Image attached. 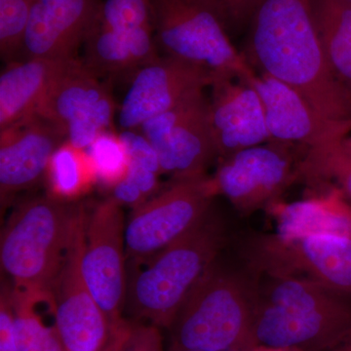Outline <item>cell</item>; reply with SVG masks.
Segmentation results:
<instances>
[{
    "label": "cell",
    "mask_w": 351,
    "mask_h": 351,
    "mask_svg": "<svg viewBox=\"0 0 351 351\" xmlns=\"http://www.w3.org/2000/svg\"><path fill=\"white\" fill-rule=\"evenodd\" d=\"M350 1H351V0H350Z\"/></svg>",
    "instance_id": "cell-41"
},
{
    "label": "cell",
    "mask_w": 351,
    "mask_h": 351,
    "mask_svg": "<svg viewBox=\"0 0 351 351\" xmlns=\"http://www.w3.org/2000/svg\"><path fill=\"white\" fill-rule=\"evenodd\" d=\"M131 321L126 320L123 324L115 330L108 341V345L101 351H120L125 343L129 332H130Z\"/></svg>",
    "instance_id": "cell-35"
},
{
    "label": "cell",
    "mask_w": 351,
    "mask_h": 351,
    "mask_svg": "<svg viewBox=\"0 0 351 351\" xmlns=\"http://www.w3.org/2000/svg\"><path fill=\"white\" fill-rule=\"evenodd\" d=\"M276 234L284 239L334 233L351 237V209L339 189L276 208Z\"/></svg>",
    "instance_id": "cell-21"
},
{
    "label": "cell",
    "mask_w": 351,
    "mask_h": 351,
    "mask_svg": "<svg viewBox=\"0 0 351 351\" xmlns=\"http://www.w3.org/2000/svg\"><path fill=\"white\" fill-rule=\"evenodd\" d=\"M343 145L348 151L351 152V134L350 136H348L346 138L343 140Z\"/></svg>",
    "instance_id": "cell-38"
},
{
    "label": "cell",
    "mask_w": 351,
    "mask_h": 351,
    "mask_svg": "<svg viewBox=\"0 0 351 351\" xmlns=\"http://www.w3.org/2000/svg\"><path fill=\"white\" fill-rule=\"evenodd\" d=\"M96 22L117 32L154 27L151 0H106L101 3Z\"/></svg>",
    "instance_id": "cell-28"
},
{
    "label": "cell",
    "mask_w": 351,
    "mask_h": 351,
    "mask_svg": "<svg viewBox=\"0 0 351 351\" xmlns=\"http://www.w3.org/2000/svg\"><path fill=\"white\" fill-rule=\"evenodd\" d=\"M289 145L270 141L219 160L212 178L217 195L245 214L269 207L298 178Z\"/></svg>",
    "instance_id": "cell-12"
},
{
    "label": "cell",
    "mask_w": 351,
    "mask_h": 351,
    "mask_svg": "<svg viewBox=\"0 0 351 351\" xmlns=\"http://www.w3.org/2000/svg\"><path fill=\"white\" fill-rule=\"evenodd\" d=\"M127 177L132 180L141 189L145 197L156 195L158 191V174L140 166L129 164Z\"/></svg>",
    "instance_id": "cell-34"
},
{
    "label": "cell",
    "mask_w": 351,
    "mask_h": 351,
    "mask_svg": "<svg viewBox=\"0 0 351 351\" xmlns=\"http://www.w3.org/2000/svg\"><path fill=\"white\" fill-rule=\"evenodd\" d=\"M248 56L324 119L351 129V94L332 73L314 22L313 0H261L252 16Z\"/></svg>",
    "instance_id": "cell-1"
},
{
    "label": "cell",
    "mask_w": 351,
    "mask_h": 351,
    "mask_svg": "<svg viewBox=\"0 0 351 351\" xmlns=\"http://www.w3.org/2000/svg\"><path fill=\"white\" fill-rule=\"evenodd\" d=\"M85 208L49 195L17 205L2 230L0 261L13 289L50 293Z\"/></svg>",
    "instance_id": "cell-5"
},
{
    "label": "cell",
    "mask_w": 351,
    "mask_h": 351,
    "mask_svg": "<svg viewBox=\"0 0 351 351\" xmlns=\"http://www.w3.org/2000/svg\"><path fill=\"white\" fill-rule=\"evenodd\" d=\"M325 351H351V330L336 345Z\"/></svg>",
    "instance_id": "cell-36"
},
{
    "label": "cell",
    "mask_w": 351,
    "mask_h": 351,
    "mask_svg": "<svg viewBox=\"0 0 351 351\" xmlns=\"http://www.w3.org/2000/svg\"><path fill=\"white\" fill-rule=\"evenodd\" d=\"M120 351H163L160 328L131 321L130 332Z\"/></svg>",
    "instance_id": "cell-30"
},
{
    "label": "cell",
    "mask_w": 351,
    "mask_h": 351,
    "mask_svg": "<svg viewBox=\"0 0 351 351\" xmlns=\"http://www.w3.org/2000/svg\"><path fill=\"white\" fill-rule=\"evenodd\" d=\"M215 77L214 73L197 64L169 56L159 57L132 77L119 110L120 128H140L147 120L211 86Z\"/></svg>",
    "instance_id": "cell-14"
},
{
    "label": "cell",
    "mask_w": 351,
    "mask_h": 351,
    "mask_svg": "<svg viewBox=\"0 0 351 351\" xmlns=\"http://www.w3.org/2000/svg\"><path fill=\"white\" fill-rule=\"evenodd\" d=\"M16 339L19 351H64L50 293L11 289Z\"/></svg>",
    "instance_id": "cell-22"
},
{
    "label": "cell",
    "mask_w": 351,
    "mask_h": 351,
    "mask_svg": "<svg viewBox=\"0 0 351 351\" xmlns=\"http://www.w3.org/2000/svg\"><path fill=\"white\" fill-rule=\"evenodd\" d=\"M248 269L257 292L256 348L325 351L350 331L351 306L346 295L301 277Z\"/></svg>",
    "instance_id": "cell-2"
},
{
    "label": "cell",
    "mask_w": 351,
    "mask_h": 351,
    "mask_svg": "<svg viewBox=\"0 0 351 351\" xmlns=\"http://www.w3.org/2000/svg\"><path fill=\"white\" fill-rule=\"evenodd\" d=\"M0 351H19L16 339L11 289L4 287L0 302Z\"/></svg>",
    "instance_id": "cell-32"
},
{
    "label": "cell",
    "mask_w": 351,
    "mask_h": 351,
    "mask_svg": "<svg viewBox=\"0 0 351 351\" xmlns=\"http://www.w3.org/2000/svg\"><path fill=\"white\" fill-rule=\"evenodd\" d=\"M125 228L121 205L112 197L86 212L82 276L112 331L126 321Z\"/></svg>",
    "instance_id": "cell-10"
},
{
    "label": "cell",
    "mask_w": 351,
    "mask_h": 351,
    "mask_svg": "<svg viewBox=\"0 0 351 351\" xmlns=\"http://www.w3.org/2000/svg\"><path fill=\"white\" fill-rule=\"evenodd\" d=\"M138 129L156 149L161 173L172 180L205 176L208 166L218 158L204 90L147 120Z\"/></svg>",
    "instance_id": "cell-11"
},
{
    "label": "cell",
    "mask_w": 351,
    "mask_h": 351,
    "mask_svg": "<svg viewBox=\"0 0 351 351\" xmlns=\"http://www.w3.org/2000/svg\"><path fill=\"white\" fill-rule=\"evenodd\" d=\"M48 195L58 199L75 201L96 184L93 164L86 151L64 141L51 157L47 172Z\"/></svg>",
    "instance_id": "cell-24"
},
{
    "label": "cell",
    "mask_w": 351,
    "mask_h": 351,
    "mask_svg": "<svg viewBox=\"0 0 351 351\" xmlns=\"http://www.w3.org/2000/svg\"><path fill=\"white\" fill-rule=\"evenodd\" d=\"M112 191L113 199L117 201L120 205H129L134 209L142 206L145 202L149 200L138 188L137 184L129 179L127 176L123 180L117 182Z\"/></svg>",
    "instance_id": "cell-33"
},
{
    "label": "cell",
    "mask_w": 351,
    "mask_h": 351,
    "mask_svg": "<svg viewBox=\"0 0 351 351\" xmlns=\"http://www.w3.org/2000/svg\"><path fill=\"white\" fill-rule=\"evenodd\" d=\"M252 351H290V350H274V348H262V346H258V348H256L255 350H253Z\"/></svg>",
    "instance_id": "cell-39"
},
{
    "label": "cell",
    "mask_w": 351,
    "mask_h": 351,
    "mask_svg": "<svg viewBox=\"0 0 351 351\" xmlns=\"http://www.w3.org/2000/svg\"><path fill=\"white\" fill-rule=\"evenodd\" d=\"M216 195L207 175L172 180L168 188L134 209L125 228L126 258L142 263L169 246L211 210Z\"/></svg>",
    "instance_id": "cell-8"
},
{
    "label": "cell",
    "mask_w": 351,
    "mask_h": 351,
    "mask_svg": "<svg viewBox=\"0 0 351 351\" xmlns=\"http://www.w3.org/2000/svg\"><path fill=\"white\" fill-rule=\"evenodd\" d=\"M135 130H123L119 135L125 147L129 164L140 166L158 175L162 174L156 149L142 132Z\"/></svg>",
    "instance_id": "cell-29"
},
{
    "label": "cell",
    "mask_w": 351,
    "mask_h": 351,
    "mask_svg": "<svg viewBox=\"0 0 351 351\" xmlns=\"http://www.w3.org/2000/svg\"><path fill=\"white\" fill-rule=\"evenodd\" d=\"M99 0H34L18 60H68L91 31Z\"/></svg>",
    "instance_id": "cell-17"
},
{
    "label": "cell",
    "mask_w": 351,
    "mask_h": 351,
    "mask_svg": "<svg viewBox=\"0 0 351 351\" xmlns=\"http://www.w3.org/2000/svg\"><path fill=\"white\" fill-rule=\"evenodd\" d=\"M210 114L219 160L271 140L255 88L230 75H216Z\"/></svg>",
    "instance_id": "cell-18"
},
{
    "label": "cell",
    "mask_w": 351,
    "mask_h": 351,
    "mask_svg": "<svg viewBox=\"0 0 351 351\" xmlns=\"http://www.w3.org/2000/svg\"><path fill=\"white\" fill-rule=\"evenodd\" d=\"M246 82L262 100L272 141L311 149L343 141L351 134L350 128L324 119L299 92L272 76L255 73Z\"/></svg>",
    "instance_id": "cell-16"
},
{
    "label": "cell",
    "mask_w": 351,
    "mask_h": 351,
    "mask_svg": "<svg viewBox=\"0 0 351 351\" xmlns=\"http://www.w3.org/2000/svg\"><path fill=\"white\" fill-rule=\"evenodd\" d=\"M34 0H0V53L7 63L17 61Z\"/></svg>",
    "instance_id": "cell-27"
},
{
    "label": "cell",
    "mask_w": 351,
    "mask_h": 351,
    "mask_svg": "<svg viewBox=\"0 0 351 351\" xmlns=\"http://www.w3.org/2000/svg\"><path fill=\"white\" fill-rule=\"evenodd\" d=\"M86 212L85 209L63 265L50 289L57 330L64 351H101L114 332L82 276Z\"/></svg>",
    "instance_id": "cell-13"
},
{
    "label": "cell",
    "mask_w": 351,
    "mask_h": 351,
    "mask_svg": "<svg viewBox=\"0 0 351 351\" xmlns=\"http://www.w3.org/2000/svg\"><path fill=\"white\" fill-rule=\"evenodd\" d=\"M83 45V64L99 78L133 77L138 69L160 57L154 27L117 32L101 27L95 20Z\"/></svg>",
    "instance_id": "cell-19"
},
{
    "label": "cell",
    "mask_w": 351,
    "mask_h": 351,
    "mask_svg": "<svg viewBox=\"0 0 351 351\" xmlns=\"http://www.w3.org/2000/svg\"><path fill=\"white\" fill-rule=\"evenodd\" d=\"M226 226L213 207L186 234L133 263L125 306L136 322L169 329L191 291L221 255Z\"/></svg>",
    "instance_id": "cell-3"
},
{
    "label": "cell",
    "mask_w": 351,
    "mask_h": 351,
    "mask_svg": "<svg viewBox=\"0 0 351 351\" xmlns=\"http://www.w3.org/2000/svg\"><path fill=\"white\" fill-rule=\"evenodd\" d=\"M298 177L313 186L334 182L341 195L351 199V152L343 141L306 149L298 163Z\"/></svg>",
    "instance_id": "cell-25"
},
{
    "label": "cell",
    "mask_w": 351,
    "mask_h": 351,
    "mask_svg": "<svg viewBox=\"0 0 351 351\" xmlns=\"http://www.w3.org/2000/svg\"><path fill=\"white\" fill-rule=\"evenodd\" d=\"M154 39L165 56L215 75L251 80L255 71L228 38V27L206 0H151Z\"/></svg>",
    "instance_id": "cell-6"
},
{
    "label": "cell",
    "mask_w": 351,
    "mask_h": 351,
    "mask_svg": "<svg viewBox=\"0 0 351 351\" xmlns=\"http://www.w3.org/2000/svg\"><path fill=\"white\" fill-rule=\"evenodd\" d=\"M253 274L235 271L219 257L191 291L169 329L170 351L255 350Z\"/></svg>",
    "instance_id": "cell-4"
},
{
    "label": "cell",
    "mask_w": 351,
    "mask_h": 351,
    "mask_svg": "<svg viewBox=\"0 0 351 351\" xmlns=\"http://www.w3.org/2000/svg\"><path fill=\"white\" fill-rule=\"evenodd\" d=\"M93 164L97 182L112 189L126 177L128 171V156L119 136L112 132L101 133L88 149Z\"/></svg>",
    "instance_id": "cell-26"
},
{
    "label": "cell",
    "mask_w": 351,
    "mask_h": 351,
    "mask_svg": "<svg viewBox=\"0 0 351 351\" xmlns=\"http://www.w3.org/2000/svg\"><path fill=\"white\" fill-rule=\"evenodd\" d=\"M191 351V350H189ZM225 351H242V350H225Z\"/></svg>",
    "instance_id": "cell-40"
},
{
    "label": "cell",
    "mask_w": 351,
    "mask_h": 351,
    "mask_svg": "<svg viewBox=\"0 0 351 351\" xmlns=\"http://www.w3.org/2000/svg\"><path fill=\"white\" fill-rule=\"evenodd\" d=\"M313 10L330 68L351 94V1L313 0Z\"/></svg>",
    "instance_id": "cell-23"
},
{
    "label": "cell",
    "mask_w": 351,
    "mask_h": 351,
    "mask_svg": "<svg viewBox=\"0 0 351 351\" xmlns=\"http://www.w3.org/2000/svg\"><path fill=\"white\" fill-rule=\"evenodd\" d=\"M261 0H247V2H248L249 6L251 7L252 10H253V14L255 12L256 8H257L258 2H260Z\"/></svg>",
    "instance_id": "cell-37"
},
{
    "label": "cell",
    "mask_w": 351,
    "mask_h": 351,
    "mask_svg": "<svg viewBox=\"0 0 351 351\" xmlns=\"http://www.w3.org/2000/svg\"><path fill=\"white\" fill-rule=\"evenodd\" d=\"M64 141L63 129L36 113L0 129L2 206L46 177L51 157Z\"/></svg>",
    "instance_id": "cell-15"
},
{
    "label": "cell",
    "mask_w": 351,
    "mask_h": 351,
    "mask_svg": "<svg viewBox=\"0 0 351 351\" xmlns=\"http://www.w3.org/2000/svg\"><path fill=\"white\" fill-rule=\"evenodd\" d=\"M254 271L287 274L351 297V237L321 233L294 239L261 235L244 248Z\"/></svg>",
    "instance_id": "cell-7"
},
{
    "label": "cell",
    "mask_w": 351,
    "mask_h": 351,
    "mask_svg": "<svg viewBox=\"0 0 351 351\" xmlns=\"http://www.w3.org/2000/svg\"><path fill=\"white\" fill-rule=\"evenodd\" d=\"M223 20L228 29H240L250 23L253 10L247 0H206Z\"/></svg>",
    "instance_id": "cell-31"
},
{
    "label": "cell",
    "mask_w": 351,
    "mask_h": 351,
    "mask_svg": "<svg viewBox=\"0 0 351 351\" xmlns=\"http://www.w3.org/2000/svg\"><path fill=\"white\" fill-rule=\"evenodd\" d=\"M62 61L36 58L7 63L0 75V129L36 113Z\"/></svg>",
    "instance_id": "cell-20"
},
{
    "label": "cell",
    "mask_w": 351,
    "mask_h": 351,
    "mask_svg": "<svg viewBox=\"0 0 351 351\" xmlns=\"http://www.w3.org/2000/svg\"><path fill=\"white\" fill-rule=\"evenodd\" d=\"M114 110L107 85L73 58L59 64L36 113L63 129L76 149L86 151L108 131Z\"/></svg>",
    "instance_id": "cell-9"
}]
</instances>
